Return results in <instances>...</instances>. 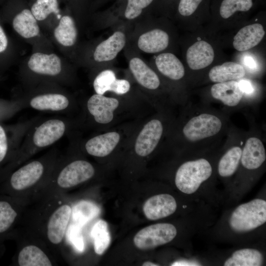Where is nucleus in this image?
Returning a JSON list of instances; mask_svg holds the SVG:
<instances>
[{"mask_svg":"<svg viewBox=\"0 0 266 266\" xmlns=\"http://www.w3.org/2000/svg\"><path fill=\"white\" fill-rule=\"evenodd\" d=\"M239 87L244 94H251L254 89L252 83L248 80L241 79L238 81Z\"/></svg>","mask_w":266,"mask_h":266,"instance_id":"ea45409f","label":"nucleus"},{"mask_svg":"<svg viewBox=\"0 0 266 266\" xmlns=\"http://www.w3.org/2000/svg\"><path fill=\"white\" fill-rule=\"evenodd\" d=\"M50 176L45 163L40 160L31 161L16 170L0 185V194L30 202Z\"/></svg>","mask_w":266,"mask_h":266,"instance_id":"7ed1b4c3","label":"nucleus"},{"mask_svg":"<svg viewBox=\"0 0 266 266\" xmlns=\"http://www.w3.org/2000/svg\"><path fill=\"white\" fill-rule=\"evenodd\" d=\"M66 62L55 52L32 51L23 61L22 68L37 76L59 78L66 70Z\"/></svg>","mask_w":266,"mask_h":266,"instance_id":"39448f33","label":"nucleus"},{"mask_svg":"<svg viewBox=\"0 0 266 266\" xmlns=\"http://www.w3.org/2000/svg\"><path fill=\"white\" fill-rule=\"evenodd\" d=\"M130 84L125 79H116L111 85L109 91L113 92L118 95H123L129 91Z\"/></svg>","mask_w":266,"mask_h":266,"instance_id":"4c0bfd02","label":"nucleus"},{"mask_svg":"<svg viewBox=\"0 0 266 266\" xmlns=\"http://www.w3.org/2000/svg\"><path fill=\"white\" fill-rule=\"evenodd\" d=\"M17 241L14 264L18 266H52L57 265L53 254L38 235L23 227L16 229L13 237Z\"/></svg>","mask_w":266,"mask_h":266,"instance_id":"20e7f679","label":"nucleus"},{"mask_svg":"<svg viewBox=\"0 0 266 266\" xmlns=\"http://www.w3.org/2000/svg\"><path fill=\"white\" fill-rule=\"evenodd\" d=\"M64 197L56 195L32 202L35 207L30 210L27 206L21 219L24 227L39 236L55 256L62 249L71 219L72 206Z\"/></svg>","mask_w":266,"mask_h":266,"instance_id":"f257e3e1","label":"nucleus"},{"mask_svg":"<svg viewBox=\"0 0 266 266\" xmlns=\"http://www.w3.org/2000/svg\"><path fill=\"white\" fill-rule=\"evenodd\" d=\"M65 130V124L62 120H47L35 130L33 135V142L38 148L47 147L60 139Z\"/></svg>","mask_w":266,"mask_h":266,"instance_id":"6ab92c4d","label":"nucleus"},{"mask_svg":"<svg viewBox=\"0 0 266 266\" xmlns=\"http://www.w3.org/2000/svg\"><path fill=\"white\" fill-rule=\"evenodd\" d=\"M159 71L167 78L178 80L185 75V67L180 60L173 54L164 53L159 54L155 59Z\"/></svg>","mask_w":266,"mask_h":266,"instance_id":"bb28decb","label":"nucleus"},{"mask_svg":"<svg viewBox=\"0 0 266 266\" xmlns=\"http://www.w3.org/2000/svg\"><path fill=\"white\" fill-rule=\"evenodd\" d=\"M142 266H159V265L153 263L149 261H147V262H144Z\"/></svg>","mask_w":266,"mask_h":266,"instance_id":"c03bdc74","label":"nucleus"},{"mask_svg":"<svg viewBox=\"0 0 266 266\" xmlns=\"http://www.w3.org/2000/svg\"><path fill=\"white\" fill-rule=\"evenodd\" d=\"M16 55L14 44L0 22V70L5 68L14 62Z\"/></svg>","mask_w":266,"mask_h":266,"instance_id":"72a5a7b5","label":"nucleus"},{"mask_svg":"<svg viewBox=\"0 0 266 266\" xmlns=\"http://www.w3.org/2000/svg\"><path fill=\"white\" fill-rule=\"evenodd\" d=\"M215 52L212 46L205 40L195 42L187 50L186 59L189 67L199 70L209 66L213 62Z\"/></svg>","mask_w":266,"mask_h":266,"instance_id":"dca6fc26","label":"nucleus"},{"mask_svg":"<svg viewBox=\"0 0 266 266\" xmlns=\"http://www.w3.org/2000/svg\"><path fill=\"white\" fill-rule=\"evenodd\" d=\"M7 149L6 135L4 129L0 126V163L5 158Z\"/></svg>","mask_w":266,"mask_h":266,"instance_id":"58836bf2","label":"nucleus"},{"mask_svg":"<svg viewBox=\"0 0 266 266\" xmlns=\"http://www.w3.org/2000/svg\"><path fill=\"white\" fill-rule=\"evenodd\" d=\"M29 203L25 200L0 194V255L4 241L13 237Z\"/></svg>","mask_w":266,"mask_h":266,"instance_id":"1a4fd4ad","label":"nucleus"},{"mask_svg":"<svg viewBox=\"0 0 266 266\" xmlns=\"http://www.w3.org/2000/svg\"><path fill=\"white\" fill-rule=\"evenodd\" d=\"M49 37L62 53L67 55V52L73 47L78 38V29L74 18L66 9L64 10L57 24L52 30Z\"/></svg>","mask_w":266,"mask_h":266,"instance_id":"9b49d317","label":"nucleus"},{"mask_svg":"<svg viewBox=\"0 0 266 266\" xmlns=\"http://www.w3.org/2000/svg\"><path fill=\"white\" fill-rule=\"evenodd\" d=\"M243 63L247 68L251 70H256L258 67L256 60L251 56L247 55L244 57Z\"/></svg>","mask_w":266,"mask_h":266,"instance_id":"a19ab883","label":"nucleus"},{"mask_svg":"<svg viewBox=\"0 0 266 266\" xmlns=\"http://www.w3.org/2000/svg\"><path fill=\"white\" fill-rule=\"evenodd\" d=\"M210 93L213 99L229 107L238 105L244 95L238 80L214 83L211 87Z\"/></svg>","mask_w":266,"mask_h":266,"instance_id":"4be33fe9","label":"nucleus"},{"mask_svg":"<svg viewBox=\"0 0 266 266\" xmlns=\"http://www.w3.org/2000/svg\"><path fill=\"white\" fill-rule=\"evenodd\" d=\"M175 199L167 194H162L151 197L144 203L143 211L150 220H156L172 214L176 210Z\"/></svg>","mask_w":266,"mask_h":266,"instance_id":"2eb2a0df","label":"nucleus"},{"mask_svg":"<svg viewBox=\"0 0 266 266\" xmlns=\"http://www.w3.org/2000/svg\"><path fill=\"white\" fill-rule=\"evenodd\" d=\"M154 0H128L125 11V17L129 20L135 19L142 13V10L149 6Z\"/></svg>","mask_w":266,"mask_h":266,"instance_id":"e433bc0d","label":"nucleus"},{"mask_svg":"<svg viewBox=\"0 0 266 266\" xmlns=\"http://www.w3.org/2000/svg\"><path fill=\"white\" fill-rule=\"evenodd\" d=\"M263 26L253 23L241 28L233 38V48L239 52L250 50L258 45L265 35Z\"/></svg>","mask_w":266,"mask_h":266,"instance_id":"aec40b11","label":"nucleus"},{"mask_svg":"<svg viewBox=\"0 0 266 266\" xmlns=\"http://www.w3.org/2000/svg\"><path fill=\"white\" fill-rule=\"evenodd\" d=\"M266 159V150L261 139L256 136L248 137L242 149L240 162L242 166L247 169H256Z\"/></svg>","mask_w":266,"mask_h":266,"instance_id":"a211bd4d","label":"nucleus"},{"mask_svg":"<svg viewBox=\"0 0 266 266\" xmlns=\"http://www.w3.org/2000/svg\"><path fill=\"white\" fill-rule=\"evenodd\" d=\"M0 22L31 45L32 51L54 52V45L33 15L27 0H6L0 9Z\"/></svg>","mask_w":266,"mask_h":266,"instance_id":"f03ea898","label":"nucleus"},{"mask_svg":"<svg viewBox=\"0 0 266 266\" xmlns=\"http://www.w3.org/2000/svg\"><path fill=\"white\" fill-rule=\"evenodd\" d=\"M176 234V229L172 224L158 223L140 230L134 236L133 242L139 249H150L170 242Z\"/></svg>","mask_w":266,"mask_h":266,"instance_id":"9d476101","label":"nucleus"},{"mask_svg":"<svg viewBox=\"0 0 266 266\" xmlns=\"http://www.w3.org/2000/svg\"><path fill=\"white\" fill-rule=\"evenodd\" d=\"M266 222V201L256 199L237 206L232 213L229 223L232 229L237 233L256 229Z\"/></svg>","mask_w":266,"mask_h":266,"instance_id":"6e6552de","label":"nucleus"},{"mask_svg":"<svg viewBox=\"0 0 266 266\" xmlns=\"http://www.w3.org/2000/svg\"><path fill=\"white\" fill-rule=\"evenodd\" d=\"M246 74L244 67L237 63L227 62L212 67L209 71V79L214 83L242 79Z\"/></svg>","mask_w":266,"mask_h":266,"instance_id":"b1692460","label":"nucleus"},{"mask_svg":"<svg viewBox=\"0 0 266 266\" xmlns=\"http://www.w3.org/2000/svg\"><path fill=\"white\" fill-rule=\"evenodd\" d=\"M114 72L109 69L100 72L95 78L93 82L94 89L97 94L103 95L109 89L116 79Z\"/></svg>","mask_w":266,"mask_h":266,"instance_id":"c9c22d12","label":"nucleus"},{"mask_svg":"<svg viewBox=\"0 0 266 266\" xmlns=\"http://www.w3.org/2000/svg\"><path fill=\"white\" fill-rule=\"evenodd\" d=\"M30 105L38 110L60 111L67 107L68 98L58 93H48L37 95L31 100Z\"/></svg>","mask_w":266,"mask_h":266,"instance_id":"cd10ccee","label":"nucleus"},{"mask_svg":"<svg viewBox=\"0 0 266 266\" xmlns=\"http://www.w3.org/2000/svg\"><path fill=\"white\" fill-rule=\"evenodd\" d=\"M196 263L187 262L186 261H179L173 263L171 266H197Z\"/></svg>","mask_w":266,"mask_h":266,"instance_id":"79ce46f5","label":"nucleus"},{"mask_svg":"<svg viewBox=\"0 0 266 266\" xmlns=\"http://www.w3.org/2000/svg\"><path fill=\"white\" fill-rule=\"evenodd\" d=\"M209 0H179L177 11L179 14L188 19L209 12Z\"/></svg>","mask_w":266,"mask_h":266,"instance_id":"473e14b6","label":"nucleus"},{"mask_svg":"<svg viewBox=\"0 0 266 266\" xmlns=\"http://www.w3.org/2000/svg\"><path fill=\"white\" fill-rule=\"evenodd\" d=\"M61 0L28 1L33 15L45 34L46 33L50 34L62 16L64 10L61 8Z\"/></svg>","mask_w":266,"mask_h":266,"instance_id":"f8f14e48","label":"nucleus"},{"mask_svg":"<svg viewBox=\"0 0 266 266\" xmlns=\"http://www.w3.org/2000/svg\"><path fill=\"white\" fill-rule=\"evenodd\" d=\"M125 44L124 33L120 31L116 32L96 47L93 53V60L96 62L112 60L124 47Z\"/></svg>","mask_w":266,"mask_h":266,"instance_id":"412c9836","label":"nucleus"},{"mask_svg":"<svg viewBox=\"0 0 266 266\" xmlns=\"http://www.w3.org/2000/svg\"><path fill=\"white\" fill-rule=\"evenodd\" d=\"M100 212V207L95 203L89 200H80L72 205L71 222L83 227L97 217Z\"/></svg>","mask_w":266,"mask_h":266,"instance_id":"c85d7f7f","label":"nucleus"},{"mask_svg":"<svg viewBox=\"0 0 266 266\" xmlns=\"http://www.w3.org/2000/svg\"><path fill=\"white\" fill-rule=\"evenodd\" d=\"M129 66L135 79L142 86L150 90L158 88L160 85L158 76L141 59H132Z\"/></svg>","mask_w":266,"mask_h":266,"instance_id":"393cba45","label":"nucleus"},{"mask_svg":"<svg viewBox=\"0 0 266 266\" xmlns=\"http://www.w3.org/2000/svg\"><path fill=\"white\" fill-rule=\"evenodd\" d=\"M82 228L81 226L71 222L67 228L65 240L79 253L83 252L85 249Z\"/></svg>","mask_w":266,"mask_h":266,"instance_id":"f704fd0d","label":"nucleus"},{"mask_svg":"<svg viewBox=\"0 0 266 266\" xmlns=\"http://www.w3.org/2000/svg\"><path fill=\"white\" fill-rule=\"evenodd\" d=\"M169 40V36L166 32L154 29L141 34L138 38L137 45L144 52L155 53L166 49Z\"/></svg>","mask_w":266,"mask_h":266,"instance_id":"a878e982","label":"nucleus"},{"mask_svg":"<svg viewBox=\"0 0 266 266\" xmlns=\"http://www.w3.org/2000/svg\"><path fill=\"white\" fill-rule=\"evenodd\" d=\"M61 1L65 3L67 8L72 7L75 2V0H61Z\"/></svg>","mask_w":266,"mask_h":266,"instance_id":"37998d69","label":"nucleus"},{"mask_svg":"<svg viewBox=\"0 0 266 266\" xmlns=\"http://www.w3.org/2000/svg\"><path fill=\"white\" fill-rule=\"evenodd\" d=\"M264 258L258 250L244 248L235 251L225 262V266H260Z\"/></svg>","mask_w":266,"mask_h":266,"instance_id":"c756f323","label":"nucleus"},{"mask_svg":"<svg viewBox=\"0 0 266 266\" xmlns=\"http://www.w3.org/2000/svg\"><path fill=\"white\" fill-rule=\"evenodd\" d=\"M259 0H213V14L228 20L238 16L247 15L257 5Z\"/></svg>","mask_w":266,"mask_h":266,"instance_id":"4468645a","label":"nucleus"},{"mask_svg":"<svg viewBox=\"0 0 266 266\" xmlns=\"http://www.w3.org/2000/svg\"><path fill=\"white\" fill-rule=\"evenodd\" d=\"M5 0H0V3H2L3 1H4Z\"/></svg>","mask_w":266,"mask_h":266,"instance_id":"a18cd8bd","label":"nucleus"},{"mask_svg":"<svg viewBox=\"0 0 266 266\" xmlns=\"http://www.w3.org/2000/svg\"><path fill=\"white\" fill-rule=\"evenodd\" d=\"M212 173V166L204 158L187 161L178 168L175 174V183L180 191L191 194L195 193Z\"/></svg>","mask_w":266,"mask_h":266,"instance_id":"423d86ee","label":"nucleus"},{"mask_svg":"<svg viewBox=\"0 0 266 266\" xmlns=\"http://www.w3.org/2000/svg\"><path fill=\"white\" fill-rule=\"evenodd\" d=\"M242 149L239 145H233L222 156L218 165L221 176L229 177L236 171L240 162Z\"/></svg>","mask_w":266,"mask_h":266,"instance_id":"7c9ffc66","label":"nucleus"},{"mask_svg":"<svg viewBox=\"0 0 266 266\" xmlns=\"http://www.w3.org/2000/svg\"><path fill=\"white\" fill-rule=\"evenodd\" d=\"M223 126L222 120L216 114L200 113L188 119L182 129V134L187 142L197 143L217 136Z\"/></svg>","mask_w":266,"mask_h":266,"instance_id":"0eeeda50","label":"nucleus"},{"mask_svg":"<svg viewBox=\"0 0 266 266\" xmlns=\"http://www.w3.org/2000/svg\"><path fill=\"white\" fill-rule=\"evenodd\" d=\"M90 235L93 241L95 253L102 255L110 243V235L107 223L103 220L97 221L91 230Z\"/></svg>","mask_w":266,"mask_h":266,"instance_id":"2f4dec72","label":"nucleus"},{"mask_svg":"<svg viewBox=\"0 0 266 266\" xmlns=\"http://www.w3.org/2000/svg\"><path fill=\"white\" fill-rule=\"evenodd\" d=\"M120 139V135L115 132H108L90 139L85 144V149L90 155L103 157L114 149Z\"/></svg>","mask_w":266,"mask_h":266,"instance_id":"5701e85b","label":"nucleus"},{"mask_svg":"<svg viewBox=\"0 0 266 266\" xmlns=\"http://www.w3.org/2000/svg\"><path fill=\"white\" fill-rule=\"evenodd\" d=\"M164 131L162 122L153 119L148 122L138 134L134 145L137 155L146 157L150 155L159 143Z\"/></svg>","mask_w":266,"mask_h":266,"instance_id":"ddd939ff","label":"nucleus"},{"mask_svg":"<svg viewBox=\"0 0 266 266\" xmlns=\"http://www.w3.org/2000/svg\"><path fill=\"white\" fill-rule=\"evenodd\" d=\"M119 101L116 99L94 94L87 101V108L98 123L106 124L113 119L114 110L118 107Z\"/></svg>","mask_w":266,"mask_h":266,"instance_id":"f3484780","label":"nucleus"}]
</instances>
